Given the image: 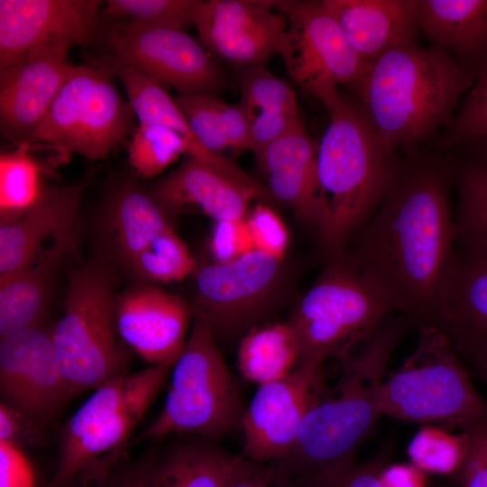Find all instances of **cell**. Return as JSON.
Returning <instances> with one entry per match:
<instances>
[{
  "instance_id": "4fadbf2b",
  "label": "cell",
  "mask_w": 487,
  "mask_h": 487,
  "mask_svg": "<svg viewBox=\"0 0 487 487\" xmlns=\"http://www.w3.org/2000/svg\"><path fill=\"white\" fill-rule=\"evenodd\" d=\"M280 261L257 250L227 262L206 264L196 272L193 317L215 339L241 337L260 325L279 300Z\"/></svg>"
},
{
  "instance_id": "60d3db41",
  "label": "cell",
  "mask_w": 487,
  "mask_h": 487,
  "mask_svg": "<svg viewBox=\"0 0 487 487\" xmlns=\"http://www.w3.org/2000/svg\"><path fill=\"white\" fill-rule=\"evenodd\" d=\"M254 249L280 262L289 244V233L278 214L269 206L255 205L245 216Z\"/></svg>"
},
{
  "instance_id": "1f68e13d",
  "label": "cell",
  "mask_w": 487,
  "mask_h": 487,
  "mask_svg": "<svg viewBox=\"0 0 487 487\" xmlns=\"http://www.w3.org/2000/svg\"><path fill=\"white\" fill-rule=\"evenodd\" d=\"M174 100L207 151L222 154L226 150H250L248 124L240 103L228 104L212 96L179 95Z\"/></svg>"
},
{
  "instance_id": "f546056e",
  "label": "cell",
  "mask_w": 487,
  "mask_h": 487,
  "mask_svg": "<svg viewBox=\"0 0 487 487\" xmlns=\"http://www.w3.org/2000/svg\"><path fill=\"white\" fill-rule=\"evenodd\" d=\"M234 455L202 442H180L153 457L151 487H227Z\"/></svg>"
},
{
  "instance_id": "7bdbcfd3",
  "label": "cell",
  "mask_w": 487,
  "mask_h": 487,
  "mask_svg": "<svg viewBox=\"0 0 487 487\" xmlns=\"http://www.w3.org/2000/svg\"><path fill=\"white\" fill-rule=\"evenodd\" d=\"M209 245L216 262H227L255 250L245 217L216 221Z\"/></svg>"
},
{
  "instance_id": "d6986e66",
  "label": "cell",
  "mask_w": 487,
  "mask_h": 487,
  "mask_svg": "<svg viewBox=\"0 0 487 487\" xmlns=\"http://www.w3.org/2000/svg\"><path fill=\"white\" fill-rule=\"evenodd\" d=\"M116 327L124 344L155 365L172 367L187 344L191 307L179 296L149 283L118 293Z\"/></svg>"
},
{
  "instance_id": "52a82bcc",
  "label": "cell",
  "mask_w": 487,
  "mask_h": 487,
  "mask_svg": "<svg viewBox=\"0 0 487 487\" xmlns=\"http://www.w3.org/2000/svg\"><path fill=\"white\" fill-rule=\"evenodd\" d=\"M155 365L115 378L95 390L60 430L54 481L79 476L82 485L107 474L170 373Z\"/></svg>"
},
{
  "instance_id": "74e56055",
  "label": "cell",
  "mask_w": 487,
  "mask_h": 487,
  "mask_svg": "<svg viewBox=\"0 0 487 487\" xmlns=\"http://www.w3.org/2000/svg\"><path fill=\"white\" fill-rule=\"evenodd\" d=\"M467 449L464 432L451 434L439 427L424 426L411 439L408 455L422 472L454 474L461 466Z\"/></svg>"
},
{
  "instance_id": "4dcf8cb0",
  "label": "cell",
  "mask_w": 487,
  "mask_h": 487,
  "mask_svg": "<svg viewBox=\"0 0 487 487\" xmlns=\"http://www.w3.org/2000/svg\"><path fill=\"white\" fill-rule=\"evenodd\" d=\"M299 342L286 322L260 324L239 342L237 363L242 375L258 386L280 380L298 365Z\"/></svg>"
},
{
  "instance_id": "83f0119b",
  "label": "cell",
  "mask_w": 487,
  "mask_h": 487,
  "mask_svg": "<svg viewBox=\"0 0 487 487\" xmlns=\"http://www.w3.org/2000/svg\"><path fill=\"white\" fill-rule=\"evenodd\" d=\"M239 85V103L248 124L250 150L256 157L302 119L294 90L264 65L244 67Z\"/></svg>"
},
{
  "instance_id": "cb8c5ba5",
  "label": "cell",
  "mask_w": 487,
  "mask_h": 487,
  "mask_svg": "<svg viewBox=\"0 0 487 487\" xmlns=\"http://www.w3.org/2000/svg\"><path fill=\"white\" fill-rule=\"evenodd\" d=\"M349 44L366 62L416 41L414 0H323Z\"/></svg>"
},
{
  "instance_id": "b9f144b4",
  "label": "cell",
  "mask_w": 487,
  "mask_h": 487,
  "mask_svg": "<svg viewBox=\"0 0 487 487\" xmlns=\"http://www.w3.org/2000/svg\"><path fill=\"white\" fill-rule=\"evenodd\" d=\"M467 441L464 459L453 475L461 487H487V421L463 428Z\"/></svg>"
},
{
  "instance_id": "f6af8a7d",
  "label": "cell",
  "mask_w": 487,
  "mask_h": 487,
  "mask_svg": "<svg viewBox=\"0 0 487 487\" xmlns=\"http://www.w3.org/2000/svg\"><path fill=\"white\" fill-rule=\"evenodd\" d=\"M35 475L21 447L0 441V487H34Z\"/></svg>"
},
{
  "instance_id": "5b68a950",
  "label": "cell",
  "mask_w": 487,
  "mask_h": 487,
  "mask_svg": "<svg viewBox=\"0 0 487 487\" xmlns=\"http://www.w3.org/2000/svg\"><path fill=\"white\" fill-rule=\"evenodd\" d=\"M115 279L101 253L69 271L64 314L51 335L72 396L128 373L129 347L115 322Z\"/></svg>"
},
{
  "instance_id": "7c38bea8",
  "label": "cell",
  "mask_w": 487,
  "mask_h": 487,
  "mask_svg": "<svg viewBox=\"0 0 487 487\" xmlns=\"http://www.w3.org/2000/svg\"><path fill=\"white\" fill-rule=\"evenodd\" d=\"M102 32L112 54L108 68H132L179 96H214L224 84L219 66L185 30L118 21L103 23Z\"/></svg>"
},
{
  "instance_id": "5bb4252c",
  "label": "cell",
  "mask_w": 487,
  "mask_h": 487,
  "mask_svg": "<svg viewBox=\"0 0 487 487\" xmlns=\"http://www.w3.org/2000/svg\"><path fill=\"white\" fill-rule=\"evenodd\" d=\"M327 390L323 363L298 365L285 377L259 386L242 420L243 456L259 463L282 460L305 416Z\"/></svg>"
},
{
  "instance_id": "ab89813d",
  "label": "cell",
  "mask_w": 487,
  "mask_h": 487,
  "mask_svg": "<svg viewBox=\"0 0 487 487\" xmlns=\"http://www.w3.org/2000/svg\"><path fill=\"white\" fill-rule=\"evenodd\" d=\"M391 447V445H387L367 462L357 464L354 461L298 485L299 487H381L380 476L384 466L388 464Z\"/></svg>"
},
{
  "instance_id": "8992f818",
  "label": "cell",
  "mask_w": 487,
  "mask_h": 487,
  "mask_svg": "<svg viewBox=\"0 0 487 487\" xmlns=\"http://www.w3.org/2000/svg\"><path fill=\"white\" fill-rule=\"evenodd\" d=\"M392 311L386 292L346 251L328 256L287 320L298 337V365L345 360Z\"/></svg>"
},
{
  "instance_id": "f907efd6",
  "label": "cell",
  "mask_w": 487,
  "mask_h": 487,
  "mask_svg": "<svg viewBox=\"0 0 487 487\" xmlns=\"http://www.w3.org/2000/svg\"><path fill=\"white\" fill-rule=\"evenodd\" d=\"M46 487H86L84 485L76 484L74 481L69 482H56L53 481Z\"/></svg>"
},
{
  "instance_id": "d4e9b609",
  "label": "cell",
  "mask_w": 487,
  "mask_h": 487,
  "mask_svg": "<svg viewBox=\"0 0 487 487\" xmlns=\"http://www.w3.org/2000/svg\"><path fill=\"white\" fill-rule=\"evenodd\" d=\"M172 228L170 216L148 188L129 179L116 186L105 200L102 232L109 261L126 269L161 233Z\"/></svg>"
},
{
  "instance_id": "f35d334b",
  "label": "cell",
  "mask_w": 487,
  "mask_h": 487,
  "mask_svg": "<svg viewBox=\"0 0 487 487\" xmlns=\"http://www.w3.org/2000/svg\"><path fill=\"white\" fill-rule=\"evenodd\" d=\"M487 139V60L481 65L476 78L458 112L439 138L440 149Z\"/></svg>"
},
{
  "instance_id": "681fc988",
  "label": "cell",
  "mask_w": 487,
  "mask_h": 487,
  "mask_svg": "<svg viewBox=\"0 0 487 487\" xmlns=\"http://www.w3.org/2000/svg\"><path fill=\"white\" fill-rule=\"evenodd\" d=\"M481 377L487 381V352L475 355L469 360Z\"/></svg>"
},
{
  "instance_id": "c3c4849f",
  "label": "cell",
  "mask_w": 487,
  "mask_h": 487,
  "mask_svg": "<svg viewBox=\"0 0 487 487\" xmlns=\"http://www.w3.org/2000/svg\"><path fill=\"white\" fill-rule=\"evenodd\" d=\"M381 487H424L422 471L413 464H386L380 476Z\"/></svg>"
},
{
  "instance_id": "44dd1931",
  "label": "cell",
  "mask_w": 487,
  "mask_h": 487,
  "mask_svg": "<svg viewBox=\"0 0 487 487\" xmlns=\"http://www.w3.org/2000/svg\"><path fill=\"white\" fill-rule=\"evenodd\" d=\"M317 147L301 120L255 157L266 176L271 197L288 206L300 222L316 232L323 218Z\"/></svg>"
},
{
  "instance_id": "7dc6e473",
  "label": "cell",
  "mask_w": 487,
  "mask_h": 487,
  "mask_svg": "<svg viewBox=\"0 0 487 487\" xmlns=\"http://www.w3.org/2000/svg\"><path fill=\"white\" fill-rule=\"evenodd\" d=\"M152 459L150 454L133 462L120 458L106 476L93 482V487H151Z\"/></svg>"
},
{
  "instance_id": "4316f807",
  "label": "cell",
  "mask_w": 487,
  "mask_h": 487,
  "mask_svg": "<svg viewBox=\"0 0 487 487\" xmlns=\"http://www.w3.org/2000/svg\"><path fill=\"white\" fill-rule=\"evenodd\" d=\"M108 69L122 82L128 96V103L140 124L162 125L174 130L188 142V155L205 161L249 187L263 189L262 184L229 158L213 153L201 145L174 98L166 93L161 85L129 67Z\"/></svg>"
},
{
  "instance_id": "277c9868",
  "label": "cell",
  "mask_w": 487,
  "mask_h": 487,
  "mask_svg": "<svg viewBox=\"0 0 487 487\" xmlns=\"http://www.w3.org/2000/svg\"><path fill=\"white\" fill-rule=\"evenodd\" d=\"M329 124L318 142L323 218L317 238L326 257L345 251L374 212L398 168L359 103L340 93L326 107Z\"/></svg>"
},
{
  "instance_id": "ffe728a7",
  "label": "cell",
  "mask_w": 487,
  "mask_h": 487,
  "mask_svg": "<svg viewBox=\"0 0 487 487\" xmlns=\"http://www.w3.org/2000/svg\"><path fill=\"white\" fill-rule=\"evenodd\" d=\"M148 189L169 216L191 207L215 222L245 217L251 200L271 196L188 154Z\"/></svg>"
},
{
  "instance_id": "d590c367",
  "label": "cell",
  "mask_w": 487,
  "mask_h": 487,
  "mask_svg": "<svg viewBox=\"0 0 487 487\" xmlns=\"http://www.w3.org/2000/svg\"><path fill=\"white\" fill-rule=\"evenodd\" d=\"M188 150V142L174 130L140 124L128 143V161L137 175L150 179Z\"/></svg>"
},
{
  "instance_id": "3957f363",
  "label": "cell",
  "mask_w": 487,
  "mask_h": 487,
  "mask_svg": "<svg viewBox=\"0 0 487 487\" xmlns=\"http://www.w3.org/2000/svg\"><path fill=\"white\" fill-rule=\"evenodd\" d=\"M477 72L435 46H397L369 63L354 88L383 145L408 152L450 124Z\"/></svg>"
},
{
  "instance_id": "816d5d0a",
  "label": "cell",
  "mask_w": 487,
  "mask_h": 487,
  "mask_svg": "<svg viewBox=\"0 0 487 487\" xmlns=\"http://www.w3.org/2000/svg\"><path fill=\"white\" fill-rule=\"evenodd\" d=\"M480 141H485L484 144L482 145L483 148V159L482 161L487 162V139L480 140Z\"/></svg>"
},
{
  "instance_id": "9a60e30c",
  "label": "cell",
  "mask_w": 487,
  "mask_h": 487,
  "mask_svg": "<svg viewBox=\"0 0 487 487\" xmlns=\"http://www.w3.org/2000/svg\"><path fill=\"white\" fill-rule=\"evenodd\" d=\"M1 403L41 427L72 397L51 332L37 326L0 340Z\"/></svg>"
},
{
  "instance_id": "e575fe53",
  "label": "cell",
  "mask_w": 487,
  "mask_h": 487,
  "mask_svg": "<svg viewBox=\"0 0 487 487\" xmlns=\"http://www.w3.org/2000/svg\"><path fill=\"white\" fill-rule=\"evenodd\" d=\"M195 268L186 244L170 228L159 234L125 269L142 283L178 281Z\"/></svg>"
},
{
  "instance_id": "7a4b0ae2",
  "label": "cell",
  "mask_w": 487,
  "mask_h": 487,
  "mask_svg": "<svg viewBox=\"0 0 487 487\" xmlns=\"http://www.w3.org/2000/svg\"><path fill=\"white\" fill-rule=\"evenodd\" d=\"M411 322L388 317L348 357L341 377L305 416L289 454L277 468L301 483L354 460L381 416L380 390L392 352Z\"/></svg>"
},
{
  "instance_id": "8fae6325",
  "label": "cell",
  "mask_w": 487,
  "mask_h": 487,
  "mask_svg": "<svg viewBox=\"0 0 487 487\" xmlns=\"http://www.w3.org/2000/svg\"><path fill=\"white\" fill-rule=\"evenodd\" d=\"M269 2L287 21L276 53L304 91L326 107L338 96V85L354 88L361 82L369 62L354 51L323 1Z\"/></svg>"
},
{
  "instance_id": "484cf974",
  "label": "cell",
  "mask_w": 487,
  "mask_h": 487,
  "mask_svg": "<svg viewBox=\"0 0 487 487\" xmlns=\"http://www.w3.org/2000/svg\"><path fill=\"white\" fill-rule=\"evenodd\" d=\"M418 32L474 71L487 60V0H414Z\"/></svg>"
},
{
  "instance_id": "bcb514c9",
  "label": "cell",
  "mask_w": 487,
  "mask_h": 487,
  "mask_svg": "<svg viewBox=\"0 0 487 487\" xmlns=\"http://www.w3.org/2000/svg\"><path fill=\"white\" fill-rule=\"evenodd\" d=\"M40 427L16 410L0 404V441L21 448L39 446L43 440Z\"/></svg>"
},
{
  "instance_id": "8d00e7d4",
  "label": "cell",
  "mask_w": 487,
  "mask_h": 487,
  "mask_svg": "<svg viewBox=\"0 0 487 487\" xmlns=\"http://www.w3.org/2000/svg\"><path fill=\"white\" fill-rule=\"evenodd\" d=\"M200 0H107L101 21H128L184 30L194 24Z\"/></svg>"
},
{
  "instance_id": "30bf717a",
  "label": "cell",
  "mask_w": 487,
  "mask_h": 487,
  "mask_svg": "<svg viewBox=\"0 0 487 487\" xmlns=\"http://www.w3.org/2000/svg\"><path fill=\"white\" fill-rule=\"evenodd\" d=\"M113 76L105 65L75 66L32 142H45L89 161L106 158L130 131L134 115Z\"/></svg>"
},
{
  "instance_id": "f1b7e54d",
  "label": "cell",
  "mask_w": 487,
  "mask_h": 487,
  "mask_svg": "<svg viewBox=\"0 0 487 487\" xmlns=\"http://www.w3.org/2000/svg\"><path fill=\"white\" fill-rule=\"evenodd\" d=\"M71 243V234L60 236L35 264L0 274V338L38 325L52 274Z\"/></svg>"
},
{
  "instance_id": "ac0fdd59",
  "label": "cell",
  "mask_w": 487,
  "mask_h": 487,
  "mask_svg": "<svg viewBox=\"0 0 487 487\" xmlns=\"http://www.w3.org/2000/svg\"><path fill=\"white\" fill-rule=\"evenodd\" d=\"M97 0H0V69L42 43L88 45L102 32Z\"/></svg>"
},
{
  "instance_id": "e0dca14e",
  "label": "cell",
  "mask_w": 487,
  "mask_h": 487,
  "mask_svg": "<svg viewBox=\"0 0 487 487\" xmlns=\"http://www.w3.org/2000/svg\"><path fill=\"white\" fill-rule=\"evenodd\" d=\"M193 25L206 49L244 68L276 53L287 21L266 0H200Z\"/></svg>"
},
{
  "instance_id": "ee69618b",
  "label": "cell",
  "mask_w": 487,
  "mask_h": 487,
  "mask_svg": "<svg viewBox=\"0 0 487 487\" xmlns=\"http://www.w3.org/2000/svg\"><path fill=\"white\" fill-rule=\"evenodd\" d=\"M227 487H299V485L277 467H265L262 463L238 455L234 458Z\"/></svg>"
},
{
  "instance_id": "836d02e7",
  "label": "cell",
  "mask_w": 487,
  "mask_h": 487,
  "mask_svg": "<svg viewBox=\"0 0 487 487\" xmlns=\"http://www.w3.org/2000/svg\"><path fill=\"white\" fill-rule=\"evenodd\" d=\"M32 142H24L0 156L1 223L15 218L41 198L42 169L31 152Z\"/></svg>"
},
{
  "instance_id": "603a6c76",
  "label": "cell",
  "mask_w": 487,
  "mask_h": 487,
  "mask_svg": "<svg viewBox=\"0 0 487 487\" xmlns=\"http://www.w3.org/2000/svg\"><path fill=\"white\" fill-rule=\"evenodd\" d=\"M85 183L45 186L38 201L0 225V274L22 269L40 256L42 243L71 234Z\"/></svg>"
},
{
  "instance_id": "ba28073f",
  "label": "cell",
  "mask_w": 487,
  "mask_h": 487,
  "mask_svg": "<svg viewBox=\"0 0 487 487\" xmlns=\"http://www.w3.org/2000/svg\"><path fill=\"white\" fill-rule=\"evenodd\" d=\"M183 353L172 366L170 385L160 414L129 441L126 450L148 439L188 433L218 439L242 426L239 387L226 367L208 326L192 317Z\"/></svg>"
},
{
  "instance_id": "7402d4cb",
  "label": "cell",
  "mask_w": 487,
  "mask_h": 487,
  "mask_svg": "<svg viewBox=\"0 0 487 487\" xmlns=\"http://www.w3.org/2000/svg\"><path fill=\"white\" fill-rule=\"evenodd\" d=\"M430 326L467 360L487 352V257L456 251Z\"/></svg>"
},
{
  "instance_id": "9c48e42d",
  "label": "cell",
  "mask_w": 487,
  "mask_h": 487,
  "mask_svg": "<svg viewBox=\"0 0 487 487\" xmlns=\"http://www.w3.org/2000/svg\"><path fill=\"white\" fill-rule=\"evenodd\" d=\"M418 329L415 350L382 381L381 415L462 428L487 421V401L471 383L447 337L434 326Z\"/></svg>"
},
{
  "instance_id": "6da1fadb",
  "label": "cell",
  "mask_w": 487,
  "mask_h": 487,
  "mask_svg": "<svg viewBox=\"0 0 487 487\" xmlns=\"http://www.w3.org/2000/svg\"><path fill=\"white\" fill-rule=\"evenodd\" d=\"M408 153L345 251L386 292L394 311L420 326L432 323L456 256L454 166L440 154Z\"/></svg>"
},
{
  "instance_id": "d6a6232c",
  "label": "cell",
  "mask_w": 487,
  "mask_h": 487,
  "mask_svg": "<svg viewBox=\"0 0 487 487\" xmlns=\"http://www.w3.org/2000/svg\"><path fill=\"white\" fill-rule=\"evenodd\" d=\"M458 192L456 243L464 253L487 257V162L454 167Z\"/></svg>"
},
{
  "instance_id": "2e32d148",
  "label": "cell",
  "mask_w": 487,
  "mask_h": 487,
  "mask_svg": "<svg viewBox=\"0 0 487 487\" xmlns=\"http://www.w3.org/2000/svg\"><path fill=\"white\" fill-rule=\"evenodd\" d=\"M68 39L30 50L0 69V123L4 137L17 144L32 142L49 107L75 65L67 61Z\"/></svg>"
}]
</instances>
